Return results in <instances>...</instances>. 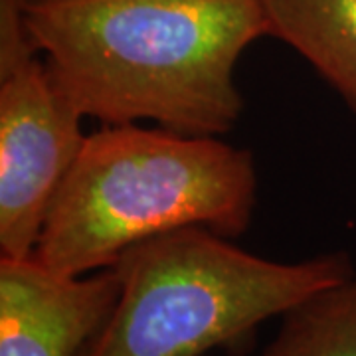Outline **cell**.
Instances as JSON below:
<instances>
[{"mask_svg": "<svg viewBox=\"0 0 356 356\" xmlns=\"http://www.w3.org/2000/svg\"><path fill=\"white\" fill-rule=\"evenodd\" d=\"M255 192L248 149L165 127L107 125L86 137L60 182L34 257L77 277L172 229L204 226L234 238L252 222Z\"/></svg>", "mask_w": 356, "mask_h": 356, "instance_id": "cell-2", "label": "cell"}, {"mask_svg": "<svg viewBox=\"0 0 356 356\" xmlns=\"http://www.w3.org/2000/svg\"><path fill=\"white\" fill-rule=\"evenodd\" d=\"M28 26L81 117L204 137L242 117L236 64L269 36L259 0H34Z\"/></svg>", "mask_w": 356, "mask_h": 356, "instance_id": "cell-1", "label": "cell"}, {"mask_svg": "<svg viewBox=\"0 0 356 356\" xmlns=\"http://www.w3.org/2000/svg\"><path fill=\"white\" fill-rule=\"evenodd\" d=\"M111 267L117 303L79 356L252 355L261 323L355 275L341 252L273 261L204 226L143 240Z\"/></svg>", "mask_w": 356, "mask_h": 356, "instance_id": "cell-3", "label": "cell"}, {"mask_svg": "<svg viewBox=\"0 0 356 356\" xmlns=\"http://www.w3.org/2000/svg\"><path fill=\"white\" fill-rule=\"evenodd\" d=\"M32 4L34 0H0V65L40 54L28 26Z\"/></svg>", "mask_w": 356, "mask_h": 356, "instance_id": "cell-8", "label": "cell"}, {"mask_svg": "<svg viewBox=\"0 0 356 356\" xmlns=\"http://www.w3.org/2000/svg\"><path fill=\"white\" fill-rule=\"evenodd\" d=\"M119 297L113 267L67 277L30 257H0V356H79Z\"/></svg>", "mask_w": 356, "mask_h": 356, "instance_id": "cell-5", "label": "cell"}, {"mask_svg": "<svg viewBox=\"0 0 356 356\" xmlns=\"http://www.w3.org/2000/svg\"><path fill=\"white\" fill-rule=\"evenodd\" d=\"M269 36L289 44L356 111V0H259Z\"/></svg>", "mask_w": 356, "mask_h": 356, "instance_id": "cell-6", "label": "cell"}, {"mask_svg": "<svg viewBox=\"0 0 356 356\" xmlns=\"http://www.w3.org/2000/svg\"><path fill=\"white\" fill-rule=\"evenodd\" d=\"M38 56L0 65V252L30 257L44 218L88 135Z\"/></svg>", "mask_w": 356, "mask_h": 356, "instance_id": "cell-4", "label": "cell"}, {"mask_svg": "<svg viewBox=\"0 0 356 356\" xmlns=\"http://www.w3.org/2000/svg\"><path fill=\"white\" fill-rule=\"evenodd\" d=\"M245 356H356V275L289 309L275 339Z\"/></svg>", "mask_w": 356, "mask_h": 356, "instance_id": "cell-7", "label": "cell"}]
</instances>
